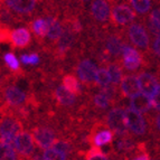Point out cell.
<instances>
[{
	"label": "cell",
	"mask_w": 160,
	"mask_h": 160,
	"mask_svg": "<svg viewBox=\"0 0 160 160\" xmlns=\"http://www.w3.org/2000/svg\"><path fill=\"white\" fill-rule=\"evenodd\" d=\"M108 124L110 129L119 134V136H124L128 131V126H127L126 120V111L120 108H115L111 110L108 114Z\"/></svg>",
	"instance_id": "obj_1"
},
{
	"label": "cell",
	"mask_w": 160,
	"mask_h": 160,
	"mask_svg": "<svg viewBox=\"0 0 160 160\" xmlns=\"http://www.w3.org/2000/svg\"><path fill=\"white\" fill-rule=\"evenodd\" d=\"M20 132V124L12 118H6L0 123V139L1 142L13 146V140Z\"/></svg>",
	"instance_id": "obj_2"
},
{
	"label": "cell",
	"mask_w": 160,
	"mask_h": 160,
	"mask_svg": "<svg viewBox=\"0 0 160 160\" xmlns=\"http://www.w3.org/2000/svg\"><path fill=\"white\" fill-rule=\"evenodd\" d=\"M126 120L128 129L131 132H133L138 136L144 134L147 124H146V120L141 113L129 108L128 110H126Z\"/></svg>",
	"instance_id": "obj_3"
},
{
	"label": "cell",
	"mask_w": 160,
	"mask_h": 160,
	"mask_svg": "<svg viewBox=\"0 0 160 160\" xmlns=\"http://www.w3.org/2000/svg\"><path fill=\"white\" fill-rule=\"evenodd\" d=\"M13 148L24 156L30 155L34 151V138L28 132L22 131L13 140Z\"/></svg>",
	"instance_id": "obj_4"
},
{
	"label": "cell",
	"mask_w": 160,
	"mask_h": 160,
	"mask_svg": "<svg viewBox=\"0 0 160 160\" xmlns=\"http://www.w3.org/2000/svg\"><path fill=\"white\" fill-rule=\"evenodd\" d=\"M32 138H34V141L44 150L53 147L55 142V133L48 128L35 129Z\"/></svg>",
	"instance_id": "obj_5"
},
{
	"label": "cell",
	"mask_w": 160,
	"mask_h": 160,
	"mask_svg": "<svg viewBox=\"0 0 160 160\" xmlns=\"http://www.w3.org/2000/svg\"><path fill=\"white\" fill-rule=\"evenodd\" d=\"M129 37L131 42L140 48H147L149 45V36L141 25L132 24L129 28Z\"/></svg>",
	"instance_id": "obj_6"
},
{
	"label": "cell",
	"mask_w": 160,
	"mask_h": 160,
	"mask_svg": "<svg viewBox=\"0 0 160 160\" xmlns=\"http://www.w3.org/2000/svg\"><path fill=\"white\" fill-rule=\"evenodd\" d=\"M123 65L129 71H134L138 68L142 63V57L136 48L126 45L122 52Z\"/></svg>",
	"instance_id": "obj_7"
},
{
	"label": "cell",
	"mask_w": 160,
	"mask_h": 160,
	"mask_svg": "<svg viewBox=\"0 0 160 160\" xmlns=\"http://www.w3.org/2000/svg\"><path fill=\"white\" fill-rule=\"evenodd\" d=\"M96 71H98V66L95 65V63H93L90 59H84L80 62L78 65V69H76L78 78L84 83H90L94 81Z\"/></svg>",
	"instance_id": "obj_8"
},
{
	"label": "cell",
	"mask_w": 160,
	"mask_h": 160,
	"mask_svg": "<svg viewBox=\"0 0 160 160\" xmlns=\"http://www.w3.org/2000/svg\"><path fill=\"white\" fill-rule=\"evenodd\" d=\"M112 18L117 24L126 25L136 18V13L127 5H118L112 10Z\"/></svg>",
	"instance_id": "obj_9"
},
{
	"label": "cell",
	"mask_w": 160,
	"mask_h": 160,
	"mask_svg": "<svg viewBox=\"0 0 160 160\" xmlns=\"http://www.w3.org/2000/svg\"><path fill=\"white\" fill-rule=\"evenodd\" d=\"M151 107H152L151 98L148 96L147 94L142 93V92H138L133 96H131L130 109L134 110V111H138L140 113H144V112H148Z\"/></svg>",
	"instance_id": "obj_10"
},
{
	"label": "cell",
	"mask_w": 160,
	"mask_h": 160,
	"mask_svg": "<svg viewBox=\"0 0 160 160\" xmlns=\"http://www.w3.org/2000/svg\"><path fill=\"white\" fill-rule=\"evenodd\" d=\"M138 83L139 88L142 91V93L147 94L148 96H151L158 86V82L155 76L146 72L138 76Z\"/></svg>",
	"instance_id": "obj_11"
},
{
	"label": "cell",
	"mask_w": 160,
	"mask_h": 160,
	"mask_svg": "<svg viewBox=\"0 0 160 160\" xmlns=\"http://www.w3.org/2000/svg\"><path fill=\"white\" fill-rule=\"evenodd\" d=\"M5 98H6V101L8 102L10 105H13V107H17V105L22 104L27 99L25 92H22L17 86H8V88H6Z\"/></svg>",
	"instance_id": "obj_12"
},
{
	"label": "cell",
	"mask_w": 160,
	"mask_h": 160,
	"mask_svg": "<svg viewBox=\"0 0 160 160\" xmlns=\"http://www.w3.org/2000/svg\"><path fill=\"white\" fill-rule=\"evenodd\" d=\"M37 0H6L9 8L18 13H29L34 10Z\"/></svg>",
	"instance_id": "obj_13"
},
{
	"label": "cell",
	"mask_w": 160,
	"mask_h": 160,
	"mask_svg": "<svg viewBox=\"0 0 160 160\" xmlns=\"http://www.w3.org/2000/svg\"><path fill=\"white\" fill-rule=\"evenodd\" d=\"M92 15L99 22H105L110 16V6L105 0H95L92 3Z\"/></svg>",
	"instance_id": "obj_14"
},
{
	"label": "cell",
	"mask_w": 160,
	"mask_h": 160,
	"mask_svg": "<svg viewBox=\"0 0 160 160\" xmlns=\"http://www.w3.org/2000/svg\"><path fill=\"white\" fill-rule=\"evenodd\" d=\"M11 43L16 47H26L30 43V32L27 28H17L12 30L10 34Z\"/></svg>",
	"instance_id": "obj_15"
},
{
	"label": "cell",
	"mask_w": 160,
	"mask_h": 160,
	"mask_svg": "<svg viewBox=\"0 0 160 160\" xmlns=\"http://www.w3.org/2000/svg\"><path fill=\"white\" fill-rule=\"evenodd\" d=\"M139 83L138 78L133 76V75H128L123 78L121 82V91L126 96H133L139 92Z\"/></svg>",
	"instance_id": "obj_16"
},
{
	"label": "cell",
	"mask_w": 160,
	"mask_h": 160,
	"mask_svg": "<svg viewBox=\"0 0 160 160\" xmlns=\"http://www.w3.org/2000/svg\"><path fill=\"white\" fill-rule=\"evenodd\" d=\"M55 98H56V100L62 105H65V107H71L72 104L75 103V100H76L75 94L69 92L63 85L58 86L55 90Z\"/></svg>",
	"instance_id": "obj_17"
},
{
	"label": "cell",
	"mask_w": 160,
	"mask_h": 160,
	"mask_svg": "<svg viewBox=\"0 0 160 160\" xmlns=\"http://www.w3.org/2000/svg\"><path fill=\"white\" fill-rule=\"evenodd\" d=\"M74 43V32L72 29H65L58 38V49L61 53H64Z\"/></svg>",
	"instance_id": "obj_18"
},
{
	"label": "cell",
	"mask_w": 160,
	"mask_h": 160,
	"mask_svg": "<svg viewBox=\"0 0 160 160\" xmlns=\"http://www.w3.org/2000/svg\"><path fill=\"white\" fill-rule=\"evenodd\" d=\"M124 44L123 42L117 36H111V37L108 38L107 40V49L111 55H114V56H118L122 54L123 48H124Z\"/></svg>",
	"instance_id": "obj_19"
},
{
	"label": "cell",
	"mask_w": 160,
	"mask_h": 160,
	"mask_svg": "<svg viewBox=\"0 0 160 160\" xmlns=\"http://www.w3.org/2000/svg\"><path fill=\"white\" fill-rule=\"evenodd\" d=\"M48 22H49V28H48L47 32V37L51 40H56L61 37L63 29H62V26L56 19L53 18V17H47Z\"/></svg>",
	"instance_id": "obj_20"
},
{
	"label": "cell",
	"mask_w": 160,
	"mask_h": 160,
	"mask_svg": "<svg viewBox=\"0 0 160 160\" xmlns=\"http://www.w3.org/2000/svg\"><path fill=\"white\" fill-rule=\"evenodd\" d=\"M32 27L35 34L40 36V37H44V36H47L49 22H48L47 18H38L32 22Z\"/></svg>",
	"instance_id": "obj_21"
},
{
	"label": "cell",
	"mask_w": 160,
	"mask_h": 160,
	"mask_svg": "<svg viewBox=\"0 0 160 160\" xmlns=\"http://www.w3.org/2000/svg\"><path fill=\"white\" fill-rule=\"evenodd\" d=\"M113 139V133L111 130H102L100 132L95 134L94 137V144L95 147H102V146H105V144L110 143Z\"/></svg>",
	"instance_id": "obj_22"
},
{
	"label": "cell",
	"mask_w": 160,
	"mask_h": 160,
	"mask_svg": "<svg viewBox=\"0 0 160 160\" xmlns=\"http://www.w3.org/2000/svg\"><path fill=\"white\" fill-rule=\"evenodd\" d=\"M0 160H17L13 146L0 141Z\"/></svg>",
	"instance_id": "obj_23"
},
{
	"label": "cell",
	"mask_w": 160,
	"mask_h": 160,
	"mask_svg": "<svg viewBox=\"0 0 160 160\" xmlns=\"http://www.w3.org/2000/svg\"><path fill=\"white\" fill-rule=\"evenodd\" d=\"M63 86H64L65 88H67L69 92H72V93H74V94L80 93L81 90H82L80 82H78L73 75H66V76L63 78Z\"/></svg>",
	"instance_id": "obj_24"
},
{
	"label": "cell",
	"mask_w": 160,
	"mask_h": 160,
	"mask_svg": "<svg viewBox=\"0 0 160 160\" xmlns=\"http://www.w3.org/2000/svg\"><path fill=\"white\" fill-rule=\"evenodd\" d=\"M149 28L152 34L157 35V36L160 34V8L152 10V12L150 13Z\"/></svg>",
	"instance_id": "obj_25"
},
{
	"label": "cell",
	"mask_w": 160,
	"mask_h": 160,
	"mask_svg": "<svg viewBox=\"0 0 160 160\" xmlns=\"http://www.w3.org/2000/svg\"><path fill=\"white\" fill-rule=\"evenodd\" d=\"M43 158L45 160H65L66 159V153L56 149L55 147H51L44 150Z\"/></svg>",
	"instance_id": "obj_26"
},
{
	"label": "cell",
	"mask_w": 160,
	"mask_h": 160,
	"mask_svg": "<svg viewBox=\"0 0 160 160\" xmlns=\"http://www.w3.org/2000/svg\"><path fill=\"white\" fill-rule=\"evenodd\" d=\"M94 81L96 82L98 85H100L101 88L108 86L111 84V80H110V75L107 68H98L95 74V78Z\"/></svg>",
	"instance_id": "obj_27"
},
{
	"label": "cell",
	"mask_w": 160,
	"mask_h": 160,
	"mask_svg": "<svg viewBox=\"0 0 160 160\" xmlns=\"http://www.w3.org/2000/svg\"><path fill=\"white\" fill-rule=\"evenodd\" d=\"M108 72L110 75V80L113 85H117L122 80V71L118 65H110L108 68Z\"/></svg>",
	"instance_id": "obj_28"
},
{
	"label": "cell",
	"mask_w": 160,
	"mask_h": 160,
	"mask_svg": "<svg viewBox=\"0 0 160 160\" xmlns=\"http://www.w3.org/2000/svg\"><path fill=\"white\" fill-rule=\"evenodd\" d=\"M131 5L133 7V9L139 13H144L147 12L150 8H151V2L150 0H130Z\"/></svg>",
	"instance_id": "obj_29"
},
{
	"label": "cell",
	"mask_w": 160,
	"mask_h": 160,
	"mask_svg": "<svg viewBox=\"0 0 160 160\" xmlns=\"http://www.w3.org/2000/svg\"><path fill=\"white\" fill-rule=\"evenodd\" d=\"M3 62L12 71H18L20 68V63H19L18 58L13 53H6L5 56H3Z\"/></svg>",
	"instance_id": "obj_30"
},
{
	"label": "cell",
	"mask_w": 160,
	"mask_h": 160,
	"mask_svg": "<svg viewBox=\"0 0 160 160\" xmlns=\"http://www.w3.org/2000/svg\"><path fill=\"white\" fill-rule=\"evenodd\" d=\"M39 56L36 53L22 54V56H20V62L25 65H37L39 63Z\"/></svg>",
	"instance_id": "obj_31"
},
{
	"label": "cell",
	"mask_w": 160,
	"mask_h": 160,
	"mask_svg": "<svg viewBox=\"0 0 160 160\" xmlns=\"http://www.w3.org/2000/svg\"><path fill=\"white\" fill-rule=\"evenodd\" d=\"M94 103L98 108L101 109H107L110 104V99L108 98L105 94L103 93H98L94 96Z\"/></svg>",
	"instance_id": "obj_32"
},
{
	"label": "cell",
	"mask_w": 160,
	"mask_h": 160,
	"mask_svg": "<svg viewBox=\"0 0 160 160\" xmlns=\"http://www.w3.org/2000/svg\"><path fill=\"white\" fill-rule=\"evenodd\" d=\"M86 160H108V157L100 150L99 147H94L88 152Z\"/></svg>",
	"instance_id": "obj_33"
},
{
	"label": "cell",
	"mask_w": 160,
	"mask_h": 160,
	"mask_svg": "<svg viewBox=\"0 0 160 160\" xmlns=\"http://www.w3.org/2000/svg\"><path fill=\"white\" fill-rule=\"evenodd\" d=\"M150 98H151L152 107L155 108L156 110H158V111H160V84H158L156 91L153 92V94Z\"/></svg>",
	"instance_id": "obj_34"
},
{
	"label": "cell",
	"mask_w": 160,
	"mask_h": 160,
	"mask_svg": "<svg viewBox=\"0 0 160 160\" xmlns=\"http://www.w3.org/2000/svg\"><path fill=\"white\" fill-rule=\"evenodd\" d=\"M132 147H133V142L129 139L123 138L118 141V149L121 151H128V150L132 149Z\"/></svg>",
	"instance_id": "obj_35"
},
{
	"label": "cell",
	"mask_w": 160,
	"mask_h": 160,
	"mask_svg": "<svg viewBox=\"0 0 160 160\" xmlns=\"http://www.w3.org/2000/svg\"><path fill=\"white\" fill-rule=\"evenodd\" d=\"M53 147H55L56 149L63 151L64 153H66V155L68 153L69 151H71V146H69V143H67V142H64V141L56 142V143H54Z\"/></svg>",
	"instance_id": "obj_36"
},
{
	"label": "cell",
	"mask_w": 160,
	"mask_h": 160,
	"mask_svg": "<svg viewBox=\"0 0 160 160\" xmlns=\"http://www.w3.org/2000/svg\"><path fill=\"white\" fill-rule=\"evenodd\" d=\"M152 48H153V52H155L156 55H158L160 57V34L158 35L157 38L155 39V43H153Z\"/></svg>",
	"instance_id": "obj_37"
},
{
	"label": "cell",
	"mask_w": 160,
	"mask_h": 160,
	"mask_svg": "<svg viewBox=\"0 0 160 160\" xmlns=\"http://www.w3.org/2000/svg\"><path fill=\"white\" fill-rule=\"evenodd\" d=\"M81 29H82V26H81V24L78 22H75L74 25H73V27H72V30H73V32H80Z\"/></svg>",
	"instance_id": "obj_38"
},
{
	"label": "cell",
	"mask_w": 160,
	"mask_h": 160,
	"mask_svg": "<svg viewBox=\"0 0 160 160\" xmlns=\"http://www.w3.org/2000/svg\"><path fill=\"white\" fill-rule=\"evenodd\" d=\"M133 160H150V158L148 155L143 153V155H140V156H138V157H136Z\"/></svg>",
	"instance_id": "obj_39"
},
{
	"label": "cell",
	"mask_w": 160,
	"mask_h": 160,
	"mask_svg": "<svg viewBox=\"0 0 160 160\" xmlns=\"http://www.w3.org/2000/svg\"><path fill=\"white\" fill-rule=\"evenodd\" d=\"M156 123H157V128H158V130L160 131V113L158 114L157 120H156Z\"/></svg>",
	"instance_id": "obj_40"
},
{
	"label": "cell",
	"mask_w": 160,
	"mask_h": 160,
	"mask_svg": "<svg viewBox=\"0 0 160 160\" xmlns=\"http://www.w3.org/2000/svg\"><path fill=\"white\" fill-rule=\"evenodd\" d=\"M32 160H45V159H44V158H43V156H35V157H34V159H32Z\"/></svg>",
	"instance_id": "obj_41"
},
{
	"label": "cell",
	"mask_w": 160,
	"mask_h": 160,
	"mask_svg": "<svg viewBox=\"0 0 160 160\" xmlns=\"http://www.w3.org/2000/svg\"><path fill=\"white\" fill-rule=\"evenodd\" d=\"M83 1H90V0H83Z\"/></svg>",
	"instance_id": "obj_42"
}]
</instances>
